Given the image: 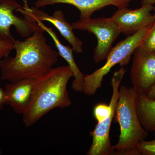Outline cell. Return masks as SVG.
Here are the masks:
<instances>
[{
  "label": "cell",
  "instance_id": "12",
  "mask_svg": "<svg viewBox=\"0 0 155 155\" xmlns=\"http://www.w3.org/2000/svg\"><path fill=\"white\" fill-rule=\"evenodd\" d=\"M35 79L28 78L10 82L5 86L7 105L15 113L22 114L29 104Z\"/></svg>",
  "mask_w": 155,
  "mask_h": 155
},
{
  "label": "cell",
  "instance_id": "1",
  "mask_svg": "<svg viewBox=\"0 0 155 155\" xmlns=\"http://www.w3.org/2000/svg\"><path fill=\"white\" fill-rule=\"evenodd\" d=\"M42 28L25 38L15 40L14 57L0 61L1 79L10 82L24 79H36L54 68L59 53L47 42Z\"/></svg>",
  "mask_w": 155,
  "mask_h": 155
},
{
  "label": "cell",
  "instance_id": "16",
  "mask_svg": "<svg viewBox=\"0 0 155 155\" xmlns=\"http://www.w3.org/2000/svg\"><path fill=\"white\" fill-rule=\"evenodd\" d=\"M140 46L146 51L155 52V22L151 26Z\"/></svg>",
  "mask_w": 155,
  "mask_h": 155
},
{
  "label": "cell",
  "instance_id": "18",
  "mask_svg": "<svg viewBox=\"0 0 155 155\" xmlns=\"http://www.w3.org/2000/svg\"><path fill=\"white\" fill-rule=\"evenodd\" d=\"M15 41L0 40V61L8 56L11 51L14 50Z\"/></svg>",
  "mask_w": 155,
  "mask_h": 155
},
{
  "label": "cell",
  "instance_id": "22",
  "mask_svg": "<svg viewBox=\"0 0 155 155\" xmlns=\"http://www.w3.org/2000/svg\"><path fill=\"white\" fill-rule=\"evenodd\" d=\"M154 16L155 19V7H154Z\"/></svg>",
  "mask_w": 155,
  "mask_h": 155
},
{
  "label": "cell",
  "instance_id": "8",
  "mask_svg": "<svg viewBox=\"0 0 155 155\" xmlns=\"http://www.w3.org/2000/svg\"><path fill=\"white\" fill-rule=\"evenodd\" d=\"M22 5L16 0H0V40H15L11 33L14 26L20 36L27 38L41 29L36 22L17 17L14 12Z\"/></svg>",
  "mask_w": 155,
  "mask_h": 155
},
{
  "label": "cell",
  "instance_id": "19",
  "mask_svg": "<svg viewBox=\"0 0 155 155\" xmlns=\"http://www.w3.org/2000/svg\"><path fill=\"white\" fill-rule=\"evenodd\" d=\"M5 105H7V97L5 89L1 86L0 81V110L4 109Z\"/></svg>",
  "mask_w": 155,
  "mask_h": 155
},
{
  "label": "cell",
  "instance_id": "14",
  "mask_svg": "<svg viewBox=\"0 0 155 155\" xmlns=\"http://www.w3.org/2000/svg\"><path fill=\"white\" fill-rule=\"evenodd\" d=\"M135 105L142 126L148 133L155 134V100L137 94Z\"/></svg>",
  "mask_w": 155,
  "mask_h": 155
},
{
  "label": "cell",
  "instance_id": "11",
  "mask_svg": "<svg viewBox=\"0 0 155 155\" xmlns=\"http://www.w3.org/2000/svg\"><path fill=\"white\" fill-rule=\"evenodd\" d=\"M131 0H35V7L44 8L58 4H68L74 6L80 11V19L91 18L98 10L110 5L119 8H127Z\"/></svg>",
  "mask_w": 155,
  "mask_h": 155
},
{
  "label": "cell",
  "instance_id": "9",
  "mask_svg": "<svg viewBox=\"0 0 155 155\" xmlns=\"http://www.w3.org/2000/svg\"><path fill=\"white\" fill-rule=\"evenodd\" d=\"M133 55L130 71L132 87L138 94L146 95L155 83V52L140 46Z\"/></svg>",
  "mask_w": 155,
  "mask_h": 155
},
{
  "label": "cell",
  "instance_id": "7",
  "mask_svg": "<svg viewBox=\"0 0 155 155\" xmlns=\"http://www.w3.org/2000/svg\"><path fill=\"white\" fill-rule=\"evenodd\" d=\"M23 6L16 12H19L25 19L36 22L46 21L51 23L62 36L71 45L74 51L77 54L83 52V42L75 35L72 25L65 19L63 11L56 10L52 15H50L35 7H29L27 0H22Z\"/></svg>",
  "mask_w": 155,
  "mask_h": 155
},
{
  "label": "cell",
  "instance_id": "6",
  "mask_svg": "<svg viewBox=\"0 0 155 155\" xmlns=\"http://www.w3.org/2000/svg\"><path fill=\"white\" fill-rule=\"evenodd\" d=\"M126 71V69L122 67L114 72L111 80L113 94L110 102L112 105L110 114L101 122H97L94 130L90 132V135L92 137V142L87 155H115L114 145L111 144L110 137V130L113 118L116 114L119 96V87Z\"/></svg>",
  "mask_w": 155,
  "mask_h": 155
},
{
  "label": "cell",
  "instance_id": "10",
  "mask_svg": "<svg viewBox=\"0 0 155 155\" xmlns=\"http://www.w3.org/2000/svg\"><path fill=\"white\" fill-rule=\"evenodd\" d=\"M154 9L153 6L151 5L133 10L122 8L118 9L111 18L122 33L129 36L153 24L155 19L151 11Z\"/></svg>",
  "mask_w": 155,
  "mask_h": 155
},
{
  "label": "cell",
  "instance_id": "3",
  "mask_svg": "<svg viewBox=\"0 0 155 155\" xmlns=\"http://www.w3.org/2000/svg\"><path fill=\"white\" fill-rule=\"evenodd\" d=\"M137 94L133 87L120 85L115 115L120 132L119 140L114 145L115 155H140L137 145L148 135L137 115L135 105Z\"/></svg>",
  "mask_w": 155,
  "mask_h": 155
},
{
  "label": "cell",
  "instance_id": "17",
  "mask_svg": "<svg viewBox=\"0 0 155 155\" xmlns=\"http://www.w3.org/2000/svg\"><path fill=\"white\" fill-rule=\"evenodd\" d=\"M137 149L140 155H155V139L150 141L142 140L137 145Z\"/></svg>",
  "mask_w": 155,
  "mask_h": 155
},
{
  "label": "cell",
  "instance_id": "5",
  "mask_svg": "<svg viewBox=\"0 0 155 155\" xmlns=\"http://www.w3.org/2000/svg\"><path fill=\"white\" fill-rule=\"evenodd\" d=\"M72 28L94 34L97 43L94 50L93 59L96 64L106 59L113 48V43L122 31L111 17L81 19L73 22Z\"/></svg>",
  "mask_w": 155,
  "mask_h": 155
},
{
  "label": "cell",
  "instance_id": "21",
  "mask_svg": "<svg viewBox=\"0 0 155 155\" xmlns=\"http://www.w3.org/2000/svg\"><path fill=\"white\" fill-rule=\"evenodd\" d=\"M155 4V0H142L141 6L151 5H153Z\"/></svg>",
  "mask_w": 155,
  "mask_h": 155
},
{
  "label": "cell",
  "instance_id": "13",
  "mask_svg": "<svg viewBox=\"0 0 155 155\" xmlns=\"http://www.w3.org/2000/svg\"><path fill=\"white\" fill-rule=\"evenodd\" d=\"M36 22L43 29L45 32V31L52 38L54 43L55 45V46L58 50L59 56H61L66 61L68 66L70 67L73 74V77L74 78L72 85V89L76 92H82L84 80L85 75L81 72L75 62L73 54L74 50L72 48H71L69 46L65 45L62 43L58 38L57 34L52 28L46 26L41 21L37 20Z\"/></svg>",
  "mask_w": 155,
  "mask_h": 155
},
{
  "label": "cell",
  "instance_id": "2",
  "mask_svg": "<svg viewBox=\"0 0 155 155\" xmlns=\"http://www.w3.org/2000/svg\"><path fill=\"white\" fill-rule=\"evenodd\" d=\"M72 77L68 65L53 68L36 78L30 102L22 114L25 127H31L54 109L71 105L67 86Z\"/></svg>",
  "mask_w": 155,
  "mask_h": 155
},
{
  "label": "cell",
  "instance_id": "20",
  "mask_svg": "<svg viewBox=\"0 0 155 155\" xmlns=\"http://www.w3.org/2000/svg\"><path fill=\"white\" fill-rule=\"evenodd\" d=\"M146 96L150 99L155 100V83Z\"/></svg>",
  "mask_w": 155,
  "mask_h": 155
},
{
  "label": "cell",
  "instance_id": "15",
  "mask_svg": "<svg viewBox=\"0 0 155 155\" xmlns=\"http://www.w3.org/2000/svg\"><path fill=\"white\" fill-rule=\"evenodd\" d=\"M112 105L106 104L104 103H100L95 106L93 109V115L97 122H101L110 114Z\"/></svg>",
  "mask_w": 155,
  "mask_h": 155
},
{
  "label": "cell",
  "instance_id": "4",
  "mask_svg": "<svg viewBox=\"0 0 155 155\" xmlns=\"http://www.w3.org/2000/svg\"><path fill=\"white\" fill-rule=\"evenodd\" d=\"M152 25L127 36L113 47L104 65L91 74L84 75L82 92L86 95H94L101 87L104 77L113 67L117 64L121 67L128 64L134 51L141 45Z\"/></svg>",
  "mask_w": 155,
  "mask_h": 155
}]
</instances>
